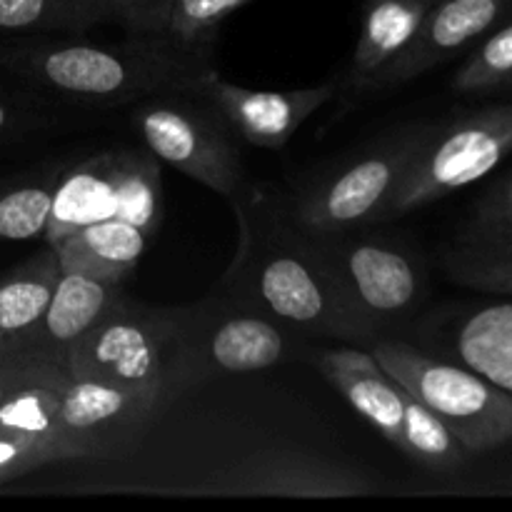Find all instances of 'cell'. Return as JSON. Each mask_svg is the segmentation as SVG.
Instances as JSON below:
<instances>
[{"label": "cell", "mask_w": 512, "mask_h": 512, "mask_svg": "<svg viewBox=\"0 0 512 512\" xmlns=\"http://www.w3.org/2000/svg\"><path fill=\"white\" fill-rule=\"evenodd\" d=\"M230 205L240 240L220 290L263 310L298 335L375 338L350 308L310 235L293 223L288 205L275 200V193L245 185Z\"/></svg>", "instance_id": "6da1fadb"}, {"label": "cell", "mask_w": 512, "mask_h": 512, "mask_svg": "<svg viewBox=\"0 0 512 512\" xmlns=\"http://www.w3.org/2000/svg\"><path fill=\"white\" fill-rule=\"evenodd\" d=\"M0 68L65 103L105 110L190 88L213 68V45L170 35H128L123 43H93L83 33L0 35Z\"/></svg>", "instance_id": "7a4b0ae2"}, {"label": "cell", "mask_w": 512, "mask_h": 512, "mask_svg": "<svg viewBox=\"0 0 512 512\" xmlns=\"http://www.w3.org/2000/svg\"><path fill=\"white\" fill-rule=\"evenodd\" d=\"M173 310L168 400L215 375L255 373L295 358L298 333L235 295L220 293Z\"/></svg>", "instance_id": "3957f363"}, {"label": "cell", "mask_w": 512, "mask_h": 512, "mask_svg": "<svg viewBox=\"0 0 512 512\" xmlns=\"http://www.w3.org/2000/svg\"><path fill=\"white\" fill-rule=\"evenodd\" d=\"M373 358L448 425L468 455L512 443V398L483 375L465 365L428 358L400 340H378Z\"/></svg>", "instance_id": "277c9868"}, {"label": "cell", "mask_w": 512, "mask_h": 512, "mask_svg": "<svg viewBox=\"0 0 512 512\" xmlns=\"http://www.w3.org/2000/svg\"><path fill=\"white\" fill-rule=\"evenodd\" d=\"M130 125L163 163L233 203L245 190V170L233 130L195 90H168L133 103Z\"/></svg>", "instance_id": "5b68a950"}, {"label": "cell", "mask_w": 512, "mask_h": 512, "mask_svg": "<svg viewBox=\"0 0 512 512\" xmlns=\"http://www.w3.org/2000/svg\"><path fill=\"white\" fill-rule=\"evenodd\" d=\"M512 150V103L425 125L388 218L413 213L493 173Z\"/></svg>", "instance_id": "8992f818"}, {"label": "cell", "mask_w": 512, "mask_h": 512, "mask_svg": "<svg viewBox=\"0 0 512 512\" xmlns=\"http://www.w3.org/2000/svg\"><path fill=\"white\" fill-rule=\"evenodd\" d=\"M425 125H410L375 143L338 173L293 198L288 213L308 233H348L388 220L390 203L418 150Z\"/></svg>", "instance_id": "52a82bcc"}, {"label": "cell", "mask_w": 512, "mask_h": 512, "mask_svg": "<svg viewBox=\"0 0 512 512\" xmlns=\"http://www.w3.org/2000/svg\"><path fill=\"white\" fill-rule=\"evenodd\" d=\"M170 355L173 310L140 308L120 298L75 345L65 373L148 390L168 403Z\"/></svg>", "instance_id": "ba28073f"}, {"label": "cell", "mask_w": 512, "mask_h": 512, "mask_svg": "<svg viewBox=\"0 0 512 512\" xmlns=\"http://www.w3.org/2000/svg\"><path fill=\"white\" fill-rule=\"evenodd\" d=\"M348 233H305L333 270L340 290L358 318L378 333L383 325L405 318L423 293V280L408 253L385 238Z\"/></svg>", "instance_id": "9c48e42d"}, {"label": "cell", "mask_w": 512, "mask_h": 512, "mask_svg": "<svg viewBox=\"0 0 512 512\" xmlns=\"http://www.w3.org/2000/svg\"><path fill=\"white\" fill-rule=\"evenodd\" d=\"M160 405L158 395L148 390L65 375L58 400L63 460H108L130 453Z\"/></svg>", "instance_id": "30bf717a"}, {"label": "cell", "mask_w": 512, "mask_h": 512, "mask_svg": "<svg viewBox=\"0 0 512 512\" xmlns=\"http://www.w3.org/2000/svg\"><path fill=\"white\" fill-rule=\"evenodd\" d=\"M190 90L203 95L218 110L233 135L258 148L278 150L315 110L340 93V80L298 90H253L228 83L210 68Z\"/></svg>", "instance_id": "8fae6325"}, {"label": "cell", "mask_w": 512, "mask_h": 512, "mask_svg": "<svg viewBox=\"0 0 512 512\" xmlns=\"http://www.w3.org/2000/svg\"><path fill=\"white\" fill-rule=\"evenodd\" d=\"M510 10L512 0H435L410 48L383 75L378 90L410 83L473 50L495 25L508 18Z\"/></svg>", "instance_id": "7c38bea8"}, {"label": "cell", "mask_w": 512, "mask_h": 512, "mask_svg": "<svg viewBox=\"0 0 512 512\" xmlns=\"http://www.w3.org/2000/svg\"><path fill=\"white\" fill-rule=\"evenodd\" d=\"M123 298L118 283L85 273L78 268H60L58 283L48 300L43 318L25 338L15 355L50 363L65 370L75 345L98 325V320Z\"/></svg>", "instance_id": "4fadbf2b"}, {"label": "cell", "mask_w": 512, "mask_h": 512, "mask_svg": "<svg viewBox=\"0 0 512 512\" xmlns=\"http://www.w3.org/2000/svg\"><path fill=\"white\" fill-rule=\"evenodd\" d=\"M433 5L435 0H365L363 28L340 93L348 100L378 93V83L403 58Z\"/></svg>", "instance_id": "5bb4252c"}, {"label": "cell", "mask_w": 512, "mask_h": 512, "mask_svg": "<svg viewBox=\"0 0 512 512\" xmlns=\"http://www.w3.org/2000/svg\"><path fill=\"white\" fill-rule=\"evenodd\" d=\"M318 368L353 405L355 413L398 448L403 438V385L380 368L373 353L358 348L325 350L318 358Z\"/></svg>", "instance_id": "9a60e30c"}, {"label": "cell", "mask_w": 512, "mask_h": 512, "mask_svg": "<svg viewBox=\"0 0 512 512\" xmlns=\"http://www.w3.org/2000/svg\"><path fill=\"white\" fill-rule=\"evenodd\" d=\"M115 208H118L115 150H105L83 163L60 170L50 198L43 238L48 240V245H58L85 225L113 218Z\"/></svg>", "instance_id": "2e32d148"}, {"label": "cell", "mask_w": 512, "mask_h": 512, "mask_svg": "<svg viewBox=\"0 0 512 512\" xmlns=\"http://www.w3.org/2000/svg\"><path fill=\"white\" fill-rule=\"evenodd\" d=\"M148 240L143 230L113 215L85 225L53 248L58 253L60 268H78L108 283L123 285V280L138 268Z\"/></svg>", "instance_id": "e0dca14e"}, {"label": "cell", "mask_w": 512, "mask_h": 512, "mask_svg": "<svg viewBox=\"0 0 512 512\" xmlns=\"http://www.w3.org/2000/svg\"><path fill=\"white\" fill-rule=\"evenodd\" d=\"M60 263L53 245L18 268L0 275V355H15L38 320L58 283Z\"/></svg>", "instance_id": "ac0fdd59"}, {"label": "cell", "mask_w": 512, "mask_h": 512, "mask_svg": "<svg viewBox=\"0 0 512 512\" xmlns=\"http://www.w3.org/2000/svg\"><path fill=\"white\" fill-rule=\"evenodd\" d=\"M455 358L512 398V303L465 315L455 330Z\"/></svg>", "instance_id": "d6986e66"}, {"label": "cell", "mask_w": 512, "mask_h": 512, "mask_svg": "<svg viewBox=\"0 0 512 512\" xmlns=\"http://www.w3.org/2000/svg\"><path fill=\"white\" fill-rule=\"evenodd\" d=\"M65 375H68L65 370L45 365L38 375H33L28 383L20 385L10 398L0 403V430H8L40 445L53 455L55 463L63 460L58 400Z\"/></svg>", "instance_id": "ffe728a7"}, {"label": "cell", "mask_w": 512, "mask_h": 512, "mask_svg": "<svg viewBox=\"0 0 512 512\" xmlns=\"http://www.w3.org/2000/svg\"><path fill=\"white\" fill-rule=\"evenodd\" d=\"M115 218L153 238L163 220V175L158 158L143 150H115Z\"/></svg>", "instance_id": "44dd1931"}, {"label": "cell", "mask_w": 512, "mask_h": 512, "mask_svg": "<svg viewBox=\"0 0 512 512\" xmlns=\"http://www.w3.org/2000/svg\"><path fill=\"white\" fill-rule=\"evenodd\" d=\"M103 23V0H0V35L88 33Z\"/></svg>", "instance_id": "7402d4cb"}, {"label": "cell", "mask_w": 512, "mask_h": 512, "mask_svg": "<svg viewBox=\"0 0 512 512\" xmlns=\"http://www.w3.org/2000/svg\"><path fill=\"white\" fill-rule=\"evenodd\" d=\"M223 493H245V495H355L363 490L358 480H338L330 468L318 463H308L300 468L290 463V468H260L238 470V478L218 485Z\"/></svg>", "instance_id": "603a6c76"}, {"label": "cell", "mask_w": 512, "mask_h": 512, "mask_svg": "<svg viewBox=\"0 0 512 512\" xmlns=\"http://www.w3.org/2000/svg\"><path fill=\"white\" fill-rule=\"evenodd\" d=\"M445 270L465 288L512 298V240L460 235L445 253Z\"/></svg>", "instance_id": "cb8c5ba5"}, {"label": "cell", "mask_w": 512, "mask_h": 512, "mask_svg": "<svg viewBox=\"0 0 512 512\" xmlns=\"http://www.w3.org/2000/svg\"><path fill=\"white\" fill-rule=\"evenodd\" d=\"M60 170L0 180V240L43 238Z\"/></svg>", "instance_id": "d4e9b609"}, {"label": "cell", "mask_w": 512, "mask_h": 512, "mask_svg": "<svg viewBox=\"0 0 512 512\" xmlns=\"http://www.w3.org/2000/svg\"><path fill=\"white\" fill-rule=\"evenodd\" d=\"M400 450L430 470H455L465 463L468 450L458 443L448 425L413 393L403 388V438Z\"/></svg>", "instance_id": "484cf974"}, {"label": "cell", "mask_w": 512, "mask_h": 512, "mask_svg": "<svg viewBox=\"0 0 512 512\" xmlns=\"http://www.w3.org/2000/svg\"><path fill=\"white\" fill-rule=\"evenodd\" d=\"M450 85L458 95H490L512 85V18L495 25L470 50Z\"/></svg>", "instance_id": "4316f807"}, {"label": "cell", "mask_w": 512, "mask_h": 512, "mask_svg": "<svg viewBox=\"0 0 512 512\" xmlns=\"http://www.w3.org/2000/svg\"><path fill=\"white\" fill-rule=\"evenodd\" d=\"M250 0H175L168 35L183 45H213L220 23Z\"/></svg>", "instance_id": "83f0119b"}, {"label": "cell", "mask_w": 512, "mask_h": 512, "mask_svg": "<svg viewBox=\"0 0 512 512\" xmlns=\"http://www.w3.org/2000/svg\"><path fill=\"white\" fill-rule=\"evenodd\" d=\"M175 0H103L108 23L128 35H168Z\"/></svg>", "instance_id": "f1b7e54d"}, {"label": "cell", "mask_w": 512, "mask_h": 512, "mask_svg": "<svg viewBox=\"0 0 512 512\" xmlns=\"http://www.w3.org/2000/svg\"><path fill=\"white\" fill-rule=\"evenodd\" d=\"M463 235L473 238H510L512 240V178L495 185L478 203L473 223Z\"/></svg>", "instance_id": "f546056e"}, {"label": "cell", "mask_w": 512, "mask_h": 512, "mask_svg": "<svg viewBox=\"0 0 512 512\" xmlns=\"http://www.w3.org/2000/svg\"><path fill=\"white\" fill-rule=\"evenodd\" d=\"M45 463H55L48 450L20 438V435L0 430V478L13 480Z\"/></svg>", "instance_id": "4dcf8cb0"}, {"label": "cell", "mask_w": 512, "mask_h": 512, "mask_svg": "<svg viewBox=\"0 0 512 512\" xmlns=\"http://www.w3.org/2000/svg\"><path fill=\"white\" fill-rule=\"evenodd\" d=\"M50 363L28 358V355H0V403L15 393L20 385L28 383L33 375Z\"/></svg>", "instance_id": "1f68e13d"}, {"label": "cell", "mask_w": 512, "mask_h": 512, "mask_svg": "<svg viewBox=\"0 0 512 512\" xmlns=\"http://www.w3.org/2000/svg\"><path fill=\"white\" fill-rule=\"evenodd\" d=\"M30 125H33V115H30L28 110L10 103V100L0 98V140L23 133V130H28Z\"/></svg>", "instance_id": "d6a6232c"}, {"label": "cell", "mask_w": 512, "mask_h": 512, "mask_svg": "<svg viewBox=\"0 0 512 512\" xmlns=\"http://www.w3.org/2000/svg\"><path fill=\"white\" fill-rule=\"evenodd\" d=\"M0 483H5V480H3V478H0Z\"/></svg>", "instance_id": "836d02e7"}]
</instances>
